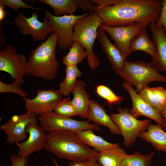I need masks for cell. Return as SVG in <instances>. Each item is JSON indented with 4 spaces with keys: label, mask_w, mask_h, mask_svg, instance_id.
I'll list each match as a JSON object with an SVG mask.
<instances>
[{
    "label": "cell",
    "mask_w": 166,
    "mask_h": 166,
    "mask_svg": "<svg viewBox=\"0 0 166 166\" xmlns=\"http://www.w3.org/2000/svg\"><path fill=\"white\" fill-rule=\"evenodd\" d=\"M44 166H49L47 164H45Z\"/></svg>",
    "instance_id": "cell-41"
},
{
    "label": "cell",
    "mask_w": 166,
    "mask_h": 166,
    "mask_svg": "<svg viewBox=\"0 0 166 166\" xmlns=\"http://www.w3.org/2000/svg\"><path fill=\"white\" fill-rule=\"evenodd\" d=\"M37 93L33 99H24L26 112L36 115L53 112L62 100L63 95L57 89H40Z\"/></svg>",
    "instance_id": "cell-11"
},
{
    "label": "cell",
    "mask_w": 166,
    "mask_h": 166,
    "mask_svg": "<svg viewBox=\"0 0 166 166\" xmlns=\"http://www.w3.org/2000/svg\"><path fill=\"white\" fill-rule=\"evenodd\" d=\"M138 94L143 100L160 114L166 104L165 89L161 86H148Z\"/></svg>",
    "instance_id": "cell-20"
},
{
    "label": "cell",
    "mask_w": 166,
    "mask_h": 166,
    "mask_svg": "<svg viewBox=\"0 0 166 166\" xmlns=\"http://www.w3.org/2000/svg\"><path fill=\"white\" fill-rule=\"evenodd\" d=\"M97 7L112 6L119 2L121 0H92Z\"/></svg>",
    "instance_id": "cell-37"
},
{
    "label": "cell",
    "mask_w": 166,
    "mask_h": 166,
    "mask_svg": "<svg viewBox=\"0 0 166 166\" xmlns=\"http://www.w3.org/2000/svg\"><path fill=\"white\" fill-rule=\"evenodd\" d=\"M0 4L10 7L17 12L20 8H26L41 10L39 8L34 7L28 5L22 0H0Z\"/></svg>",
    "instance_id": "cell-32"
},
{
    "label": "cell",
    "mask_w": 166,
    "mask_h": 166,
    "mask_svg": "<svg viewBox=\"0 0 166 166\" xmlns=\"http://www.w3.org/2000/svg\"><path fill=\"white\" fill-rule=\"evenodd\" d=\"M160 115L164 120V124L162 128L164 130H165L166 129V104L164 106Z\"/></svg>",
    "instance_id": "cell-39"
},
{
    "label": "cell",
    "mask_w": 166,
    "mask_h": 166,
    "mask_svg": "<svg viewBox=\"0 0 166 166\" xmlns=\"http://www.w3.org/2000/svg\"><path fill=\"white\" fill-rule=\"evenodd\" d=\"M57 46V35L51 32L45 41L32 51L26 65V76L54 80L59 66L56 55Z\"/></svg>",
    "instance_id": "cell-3"
},
{
    "label": "cell",
    "mask_w": 166,
    "mask_h": 166,
    "mask_svg": "<svg viewBox=\"0 0 166 166\" xmlns=\"http://www.w3.org/2000/svg\"><path fill=\"white\" fill-rule=\"evenodd\" d=\"M120 76L136 88L139 93L152 81L166 82V76L160 74L151 62L144 61H126Z\"/></svg>",
    "instance_id": "cell-5"
},
{
    "label": "cell",
    "mask_w": 166,
    "mask_h": 166,
    "mask_svg": "<svg viewBox=\"0 0 166 166\" xmlns=\"http://www.w3.org/2000/svg\"><path fill=\"white\" fill-rule=\"evenodd\" d=\"M12 44L5 46L0 51V70L9 74L12 79L21 84L24 83L27 61L22 53H17Z\"/></svg>",
    "instance_id": "cell-9"
},
{
    "label": "cell",
    "mask_w": 166,
    "mask_h": 166,
    "mask_svg": "<svg viewBox=\"0 0 166 166\" xmlns=\"http://www.w3.org/2000/svg\"><path fill=\"white\" fill-rule=\"evenodd\" d=\"M84 47L79 42H73L68 54L62 58V63L66 66L76 65L82 62L87 57Z\"/></svg>",
    "instance_id": "cell-27"
},
{
    "label": "cell",
    "mask_w": 166,
    "mask_h": 166,
    "mask_svg": "<svg viewBox=\"0 0 166 166\" xmlns=\"http://www.w3.org/2000/svg\"><path fill=\"white\" fill-rule=\"evenodd\" d=\"M95 92L106 100L110 106L119 105L125 99L122 96L117 95L109 88L103 85L96 86Z\"/></svg>",
    "instance_id": "cell-29"
},
{
    "label": "cell",
    "mask_w": 166,
    "mask_h": 166,
    "mask_svg": "<svg viewBox=\"0 0 166 166\" xmlns=\"http://www.w3.org/2000/svg\"><path fill=\"white\" fill-rule=\"evenodd\" d=\"M85 86L84 81L77 80L72 93L73 95L72 103L77 116L82 119L87 118L89 108V95L85 91Z\"/></svg>",
    "instance_id": "cell-19"
},
{
    "label": "cell",
    "mask_w": 166,
    "mask_h": 166,
    "mask_svg": "<svg viewBox=\"0 0 166 166\" xmlns=\"http://www.w3.org/2000/svg\"><path fill=\"white\" fill-rule=\"evenodd\" d=\"M43 12L50 26L51 32L56 33L57 36V45L61 50H65L71 46L74 26L76 22L82 17L89 14L92 11L81 15L56 16L49 11L44 9Z\"/></svg>",
    "instance_id": "cell-7"
},
{
    "label": "cell",
    "mask_w": 166,
    "mask_h": 166,
    "mask_svg": "<svg viewBox=\"0 0 166 166\" xmlns=\"http://www.w3.org/2000/svg\"><path fill=\"white\" fill-rule=\"evenodd\" d=\"M9 158L11 161L10 166H28V158L14 154L10 155Z\"/></svg>",
    "instance_id": "cell-34"
},
{
    "label": "cell",
    "mask_w": 166,
    "mask_h": 166,
    "mask_svg": "<svg viewBox=\"0 0 166 166\" xmlns=\"http://www.w3.org/2000/svg\"><path fill=\"white\" fill-rule=\"evenodd\" d=\"M148 26L140 24L110 27L102 24L100 27L109 34L111 38L114 40L115 45L126 58L132 53L130 50V45L132 40L140 31Z\"/></svg>",
    "instance_id": "cell-12"
},
{
    "label": "cell",
    "mask_w": 166,
    "mask_h": 166,
    "mask_svg": "<svg viewBox=\"0 0 166 166\" xmlns=\"http://www.w3.org/2000/svg\"><path fill=\"white\" fill-rule=\"evenodd\" d=\"M77 7L84 11H93L96 5L92 0H77Z\"/></svg>",
    "instance_id": "cell-35"
},
{
    "label": "cell",
    "mask_w": 166,
    "mask_h": 166,
    "mask_svg": "<svg viewBox=\"0 0 166 166\" xmlns=\"http://www.w3.org/2000/svg\"><path fill=\"white\" fill-rule=\"evenodd\" d=\"M5 6L0 4V22H2V21L4 20L6 12L4 8Z\"/></svg>",
    "instance_id": "cell-38"
},
{
    "label": "cell",
    "mask_w": 166,
    "mask_h": 166,
    "mask_svg": "<svg viewBox=\"0 0 166 166\" xmlns=\"http://www.w3.org/2000/svg\"><path fill=\"white\" fill-rule=\"evenodd\" d=\"M21 84L14 81L9 84L0 81V93H12L17 94L26 99L28 93L23 90Z\"/></svg>",
    "instance_id": "cell-31"
},
{
    "label": "cell",
    "mask_w": 166,
    "mask_h": 166,
    "mask_svg": "<svg viewBox=\"0 0 166 166\" xmlns=\"http://www.w3.org/2000/svg\"><path fill=\"white\" fill-rule=\"evenodd\" d=\"M149 25L157 49L156 55L151 62L158 71L166 72V30L157 25L156 22H151Z\"/></svg>",
    "instance_id": "cell-17"
},
{
    "label": "cell",
    "mask_w": 166,
    "mask_h": 166,
    "mask_svg": "<svg viewBox=\"0 0 166 166\" xmlns=\"http://www.w3.org/2000/svg\"><path fill=\"white\" fill-rule=\"evenodd\" d=\"M117 110L118 113H111V117L121 132L124 146L132 145L141 133L147 130L151 121L148 119H137L130 114L127 107H119Z\"/></svg>",
    "instance_id": "cell-6"
},
{
    "label": "cell",
    "mask_w": 166,
    "mask_h": 166,
    "mask_svg": "<svg viewBox=\"0 0 166 166\" xmlns=\"http://www.w3.org/2000/svg\"><path fill=\"white\" fill-rule=\"evenodd\" d=\"M53 112L58 115L70 118L78 115L69 97L62 99L57 105Z\"/></svg>",
    "instance_id": "cell-30"
},
{
    "label": "cell",
    "mask_w": 166,
    "mask_h": 166,
    "mask_svg": "<svg viewBox=\"0 0 166 166\" xmlns=\"http://www.w3.org/2000/svg\"><path fill=\"white\" fill-rule=\"evenodd\" d=\"M93 130L87 129L77 131L75 133L84 144L93 147L97 152H100L119 147V144L110 143L101 137L95 134Z\"/></svg>",
    "instance_id": "cell-22"
},
{
    "label": "cell",
    "mask_w": 166,
    "mask_h": 166,
    "mask_svg": "<svg viewBox=\"0 0 166 166\" xmlns=\"http://www.w3.org/2000/svg\"><path fill=\"white\" fill-rule=\"evenodd\" d=\"M38 1L51 7L56 16L73 15L78 8L77 0H39Z\"/></svg>",
    "instance_id": "cell-24"
},
{
    "label": "cell",
    "mask_w": 166,
    "mask_h": 166,
    "mask_svg": "<svg viewBox=\"0 0 166 166\" xmlns=\"http://www.w3.org/2000/svg\"><path fill=\"white\" fill-rule=\"evenodd\" d=\"M87 118L97 125L107 127L112 133L122 135L121 131L110 116L106 113L102 106L94 100H90Z\"/></svg>",
    "instance_id": "cell-18"
},
{
    "label": "cell",
    "mask_w": 166,
    "mask_h": 166,
    "mask_svg": "<svg viewBox=\"0 0 166 166\" xmlns=\"http://www.w3.org/2000/svg\"><path fill=\"white\" fill-rule=\"evenodd\" d=\"M45 149L57 158L70 161H97L99 152L84 144L75 132L67 131L48 132Z\"/></svg>",
    "instance_id": "cell-2"
},
{
    "label": "cell",
    "mask_w": 166,
    "mask_h": 166,
    "mask_svg": "<svg viewBox=\"0 0 166 166\" xmlns=\"http://www.w3.org/2000/svg\"><path fill=\"white\" fill-rule=\"evenodd\" d=\"M127 154L124 150L119 147L99 152L97 161L102 166H119Z\"/></svg>",
    "instance_id": "cell-25"
},
{
    "label": "cell",
    "mask_w": 166,
    "mask_h": 166,
    "mask_svg": "<svg viewBox=\"0 0 166 166\" xmlns=\"http://www.w3.org/2000/svg\"><path fill=\"white\" fill-rule=\"evenodd\" d=\"M37 121L36 115L26 112L23 114L13 115L0 126V129L6 135L7 143L18 144L25 139L28 124Z\"/></svg>",
    "instance_id": "cell-13"
},
{
    "label": "cell",
    "mask_w": 166,
    "mask_h": 166,
    "mask_svg": "<svg viewBox=\"0 0 166 166\" xmlns=\"http://www.w3.org/2000/svg\"><path fill=\"white\" fill-rule=\"evenodd\" d=\"M54 166H59L56 160L52 158ZM97 161L93 160H85L80 161H70L69 163V166H95Z\"/></svg>",
    "instance_id": "cell-33"
},
{
    "label": "cell",
    "mask_w": 166,
    "mask_h": 166,
    "mask_svg": "<svg viewBox=\"0 0 166 166\" xmlns=\"http://www.w3.org/2000/svg\"><path fill=\"white\" fill-rule=\"evenodd\" d=\"M97 39L101 45L103 51L106 53L113 70L120 76L127 60L126 58L115 45L110 41L105 31L100 27L97 30Z\"/></svg>",
    "instance_id": "cell-16"
},
{
    "label": "cell",
    "mask_w": 166,
    "mask_h": 166,
    "mask_svg": "<svg viewBox=\"0 0 166 166\" xmlns=\"http://www.w3.org/2000/svg\"><path fill=\"white\" fill-rule=\"evenodd\" d=\"M65 76L63 81L59 84V90L63 96H67L72 93L77 80L82 73L76 65L66 66Z\"/></svg>",
    "instance_id": "cell-26"
},
{
    "label": "cell",
    "mask_w": 166,
    "mask_h": 166,
    "mask_svg": "<svg viewBox=\"0 0 166 166\" xmlns=\"http://www.w3.org/2000/svg\"><path fill=\"white\" fill-rule=\"evenodd\" d=\"M130 50L132 53L137 51H144L148 54L152 59L157 53V49L154 42L149 38L146 28L140 31L133 38L130 45Z\"/></svg>",
    "instance_id": "cell-23"
},
{
    "label": "cell",
    "mask_w": 166,
    "mask_h": 166,
    "mask_svg": "<svg viewBox=\"0 0 166 166\" xmlns=\"http://www.w3.org/2000/svg\"><path fill=\"white\" fill-rule=\"evenodd\" d=\"M31 16L27 18L22 12H18L14 20L15 25L22 35H30L35 42L44 41L51 33L47 18L44 17L41 22L38 19L37 13L32 12Z\"/></svg>",
    "instance_id": "cell-10"
},
{
    "label": "cell",
    "mask_w": 166,
    "mask_h": 166,
    "mask_svg": "<svg viewBox=\"0 0 166 166\" xmlns=\"http://www.w3.org/2000/svg\"><path fill=\"white\" fill-rule=\"evenodd\" d=\"M161 0H121L114 5L96 8L95 12L110 27L136 24L148 25L158 20L162 6Z\"/></svg>",
    "instance_id": "cell-1"
},
{
    "label": "cell",
    "mask_w": 166,
    "mask_h": 166,
    "mask_svg": "<svg viewBox=\"0 0 166 166\" xmlns=\"http://www.w3.org/2000/svg\"><path fill=\"white\" fill-rule=\"evenodd\" d=\"M122 85L128 91L131 99L132 107L129 109L130 114L136 118L143 116L151 118L162 128L164 124V120L160 114L143 100L130 84L125 81Z\"/></svg>",
    "instance_id": "cell-15"
},
{
    "label": "cell",
    "mask_w": 166,
    "mask_h": 166,
    "mask_svg": "<svg viewBox=\"0 0 166 166\" xmlns=\"http://www.w3.org/2000/svg\"><path fill=\"white\" fill-rule=\"evenodd\" d=\"M38 119L40 125L48 132L57 131L76 132L87 129L95 131L101 130L99 126L91 123L88 120H75L56 114L53 112L39 115Z\"/></svg>",
    "instance_id": "cell-8"
},
{
    "label": "cell",
    "mask_w": 166,
    "mask_h": 166,
    "mask_svg": "<svg viewBox=\"0 0 166 166\" xmlns=\"http://www.w3.org/2000/svg\"><path fill=\"white\" fill-rule=\"evenodd\" d=\"M139 137L150 143L157 151L166 152V132L157 124L150 123L147 130L142 132Z\"/></svg>",
    "instance_id": "cell-21"
},
{
    "label": "cell",
    "mask_w": 166,
    "mask_h": 166,
    "mask_svg": "<svg viewBox=\"0 0 166 166\" xmlns=\"http://www.w3.org/2000/svg\"><path fill=\"white\" fill-rule=\"evenodd\" d=\"M154 153L144 155L138 152L130 155L126 154L122 160L119 166H152V159Z\"/></svg>",
    "instance_id": "cell-28"
},
{
    "label": "cell",
    "mask_w": 166,
    "mask_h": 166,
    "mask_svg": "<svg viewBox=\"0 0 166 166\" xmlns=\"http://www.w3.org/2000/svg\"><path fill=\"white\" fill-rule=\"evenodd\" d=\"M156 23L158 26H163L166 30V0H162L161 12Z\"/></svg>",
    "instance_id": "cell-36"
},
{
    "label": "cell",
    "mask_w": 166,
    "mask_h": 166,
    "mask_svg": "<svg viewBox=\"0 0 166 166\" xmlns=\"http://www.w3.org/2000/svg\"><path fill=\"white\" fill-rule=\"evenodd\" d=\"M95 166H102L100 164L97 162Z\"/></svg>",
    "instance_id": "cell-40"
},
{
    "label": "cell",
    "mask_w": 166,
    "mask_h": 166,
    "mask_svg": "<svg viewBox=\"0 0 166 166\" xmlns=\"http://www.w3.org/2000/svg\"><path fill=\"white\" fill-rule=\"evenodd\" d=\"M28 138L25 141L17 144L18 151L17 155L28 158L33 153L45 148L46 143V135L42 128L37 122H32L27 125Z\"/></svg>",
    "instance_id": "cell-14"
},
{
    "label": "cell",
    "mask_w": 166,
    "mask_h": 166,
    "mask_svg": "<svg viewBox=\"0 0 166 166\" xmlns=\"http://www.w3.org/2000/svg\"><path fill=\"white\" fill-rule=\"evenodd\" d=\"M103 21L94 11L79 19L75 24L72 42L77 41L85 48L87 54L89 68L95 70L100 63L97 56L93 51L94 43L97 38V30Z\"/></svg>",
    "instance_id": "cell-4"
}]
</instances>
